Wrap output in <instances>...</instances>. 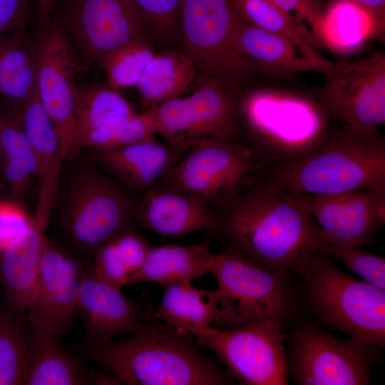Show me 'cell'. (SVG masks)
<instances>
[{
    "mask_svg": "<svg viewBox=\"0 0 385 385\" xmlns=\"http://www.w3.org/2000/svg\"><path fill=\"white\" fill-rule=\"evenodd\" d=\"M217 211V234L228 247L282 275L299 277L323 243L307 194L277 188L263 176Z\"/></svg>",
    "mask_w": 385,
    "mask_h": 385,
    "instance_id": "1",
    "label": "cell"
},
{
    "mask_svg": "<svg viewBox=\"0 0 385 385\" xmlns=\"http://www.w3.org/2000/svg\"><path fill=\"white\" fill-rule=\"evenodd\" d=\"M153 318L129 338L88 344V356L118 384L229 385L233 378L191 337Z\"/></svg>",
    "mask_w": 385,
    "mask_h": 385,
    "instance_id": "2",
    "label": "cell"
},
{
    "mask_svg": "<svg viewBox=\"0 0 385 385\" xmlns=\"http://www.w3.org/2000/svg\"><path fill=\"white\" fill-rule=\"evenodd\" d=\"M331 115L320 102L275 90H256L240 99V140L267 170L297 161L324 144ZM265 171V172H266Z\"/></svg>",
    "mask_w": 385,
    "mask_h": 385,
    "instance_id": "3",
    "label": "cell"
},
{
    "mask_svg": "<svg viewBox=\"0 0 385 385\" xmlns=\"http://www.w3.org/2000/svg\"><path fill=\"white\" fill-rule=\"evenodd\" d=\"M73 158L76 161L59 183L50 218L73 253L91 257L99 246L135 226V202L91 158Z\"/></svg>",
    "mask_w": 385,
    "mask_h": 385,
    "instance_id": "4",
    "label": "cell"
},
{
    "mask_svg": "<svg viewBox=\"0 0 385 385\" xmlns=\"http://www.w3.org/2000/svg\"><path fill=\"white\" fill-rule=\"evenodd\" d=\"M263 178L283 190L332 195L367 189L385 181V139L343 128L324 144L291 163L267 170Z\"/></svg>",
    "mask_w": 385,
    "mask_h": 385,
    "instance_id": "5",
    "label": "cell"
},
{
    "mask_svg": "<svg viewBox=\"0 0 385 385\" xmlns=\"http://www.w3.org/2000/svg\"><path fill=\"white\" fill-rule=\"evenodd\" d=\"M212 274L219 309L214 327L232 329L272 320L286 332L303 319L295 277L275 273L230 247L215 254Z\"/></svg>",
    "mask_w": 385,
    "mask_h": 385,
    "instance_id": "6",
    "label": "cell"
},
{
    "mask_svg": "<svg viewBox=\"0 0 385 385\" xmlns=\"http://www.w3.org/2000/svg\"><path fill=\"white\" fill-rule=\"evenodd\" d=\"M299 277L302 304L314 324L384 347V289L341 271L320 250L307 260Z\"/></svg>",
    "mask_w": 385,
    "mask_h": 385,
    "instance_id": "7",
    "label": "cell"
},
{
    "mask_svg": "<svg viewBox=\"0 0 385 385\" xmlns=\"http://www.w3.org/2000/svg\"><path fill=\"white\" fill-rule=\"evenodd\" d=\"M287 376L297 385H367L382 346L342 339L313 322L301 320L285 332Z\"/></svg>",
    "mask_w": 385,
    "mask_h": 385,
    "instance_id": "8",
    "label": "cell"
},
{
    "mask_svg": "<svg viewBox=\"0 0 385 385\" xmlns=\"http://www.w3.org/2000/svg\"><path fill=\"white\" fill-rule=\"evenodd\" d=\"M265 171L240 140H215L191 148L158 183L182 190L217 210Z\"/></svg>",
    "mask_w": 385,
    "mask_h": 385,
    "instance_id": "9",
    "label": "cell"
},
{
    "mask_svg": "<svg viewBox=\"0 0 385 385\" xmlns=\"http://www.w3.org/2000/svg\"><path fill=\"white\" fill-rule=\"evenodd\" d=\"M237 88L205 78L192 95L148 108L155 135L180 155L204 142L237 139L240 99Z\"/></svg>",
    "mask_w": 385,
    "mask_h": 385,
    "instance_id": "10",
    "label": "cell"
},
{
    "mask_svg": "<svg viewBox=\"0 0 385 385\" xmlns=\"http://www.w3.org/2000/svg\"><path fill=\"white\" fill-rule=\"evenodd\" d=\"M237 13L231 0H181L180 6L186 55L205 77L238 87L258 71L232 43Z\"/></svg>",
    "mask_w": 385,
    "mask_h": 385,
    "instance_id": "11",
    "label": "cell"
},
{
    "mask_svg": "<svg viewBox=\"0 0 385 385\" xmlns=\"http://www.w3.org/2000/svg\"><path fill=\"white\" fill-rule=\"evenodd\" d=\"M195 337L212 351L228 373L244 385H287L285 332L272 321H256L232 329L214 327Z\"/></svg>",
    "mask_w": 385,
    "mask_h": 385,
    "instance_id": "12",
    "label": "cell"
},
{
    "mask_svg": "<svg viewBox=\"0 0 385 385\" xmlns=\"http://www.w3.org/2000/svg\"><path fill=\"white\" fill-rule=\"evenodd\" d=\"M79 57L88 67L108 53L154 32L133 0H63L58 14Z\"/></svg>",
    "mask_w": 385,
    "mask_h": 385,
    "instance_id": "13",
    "label": "cell"
},
{
    "mask_svg": "<svg viewBox=\"0 0 385 385\" xmlns=\"http://www.w3.org/2000/svg\"><path fill=\"white\" fill-rule=\"evenodd\" d=\"M31 36L39 96L56 129L64 163L73 146L76 76L82 68L81 61L63 26L54 16Z\"/></svg>",
    "mask_w": 385,
    "mask_h": 385,
    "instance_id": "14",
    "label": "cell"
},
{
    "mask_svg": "<svg viewBox=\"0 0 385 385\" xmlns=\"http://www.w3.org/2000/svg\"><path fill=\"white\" fill-rule=\"evenodd\" d=\"M316 91L319 102L343 128L359 135L379 132L385 122V56L352 63L324 76Z\"/></svg>",
    "mask_w": 385,
    "mask_h": 385,
    "instance_id": "15",
    "label": "cell"
},
{
    "mask_svg": "<svg viewBox=\"0 0 385 385\" xmlns=\"http://www.w3.org/2000/svg\"><path fill=\"white\" fill-rule=\"evenodd\" d=\"M86 270L79 256L46 237L34 294L26 312L30 328L59 337L69 331Z\"/></svg>",
    "mask_w": 385,
    "mask_h": 385,
    "instance_id": "16",
    "label": "cell"
},
{
    "mask_svg": "<svg viewBox=\"0 0 385 385\" xmlns=\"http://www.w3.org/2000/svg\"><path fill=\"white\" fill-rule=\"evenodd\" d=\"M307 197L323 243L369 245L385 222V181L361 190Z\"/></svg>",
    "mask_w": 385,
    "mask_h": 385,
    "instance_id": "17",
    "label": "cell"
},
{
    "mask_svg": "<svg viewBox=\"0 0 385 385\" xmlns=\"http://www.w3.org/2000/svg\"><path fill=\"white\" fill-rule=\"evenodd\" d=\"M154 309L148 292L138 300H130L120 288L98 279L87 267L78 289L77 311L88 344L135 334L155 318Z\"/></svg>",
    "mask_w": 385,
    "mask_h": 385,
    "instance_id": "18",
    "label": "cell"
},
{
    "mask_svg": "<svg viewBox=\"0 0 385 385\" xmlns=\"http://www.w3.org/2000/svg\"><path fill=\"white\" fill-rule=\"evenodd\" d=\"M134 225L155 234L178 237L195 231L217 234L218 212L197 197L158 183L134 204Z\"/></svg>",
    "mask_w": 385,
    "mask_h": 385,
    "instance_id": "19",
    "label": "cell"
},
{
    "mask_svg": "<svg viewBox=\"0 0 385 385\" xmlns=\"http://www.w3.org/2000/svg\"><path fill=\"white\" fill-rule=\"evenodd\" d=\"M232 40L235 47L252 61L258 71L272 78H287L302 71H315L326 76L352 64L309 59L289 40L252 25L238 11Z\"/></svg>",
    "mask_w": 385,
    "mask_h": 385,
    "instance_id": "20",
    "label": "cell"
},
{
    "mask_svg": "<svg viewBox=\"0 0 385 385\" xmlns=\"http://www.w3.org/2000/svg\"><path fill=\"white\" fill-rule=\"evenodd\" d=\"M90 149L91 159L108 175L128 191L143 193L160 182L182 156L155 138Z\"/></svg>",
    "mask_w": 385,
    "mask_h": 385,
    "instance_id": "21",
    "label": "cell"
},
{
    "mask_svg": "<svg viewBox=\"0 0 385 385\" xmlns=\"http://www.w3.org/2000/svg\"><path fill=\"white\" fill-rule=\"evenodd\" d=\"M21 112L38 184L37 205L32 217L48 226L63 161L56 129L41 103L37 85L21 106Z\"/></svg>",
    "mask_w": 385,
    "mask_h": 385,
    "instance_id": "22",
    "label": "cell"
},
{
    "mask_svg": "<svg viewBox=\"0 0 385 385\" xmlns=\"http://www.w3.org/2000/svg\"><path fill=\"white\" fill-rule=\"evenodd\" d=\"M47 227L31 217L24 235L0 251V284L18 313L26 314L32 301Z\"/></svg>",
    "mask_w": 385,
    "mask_h": 385,
    "instance_id": "23",
    "label": "cell"
},
{
    "mask_svg": "<svg viewBox=\"0 0 385 385\" xmlns=\"http://www.w3.org/2000/svg\"><path fill=\"white\" fill-rule=\"evenodd\" d=\"M215 254L202 242L191 245L150 246L133 284L155 282L162 287L212 274Z\"/></svg>",
    "mask_w": 385,
    "mask_h": 385,
    "instance_id": "24",
    "label": "cell"
},
{
    "mask_svg": "<svg viewBox=\"0 0 385 385\" xmlns=\"http://www.w3.org/2000/svg\"><path fill=\"white\" fill-rule=\"evenodd\" d=\"M3 183L14 200L23 201L36 178V162L26 133L21 106L8 101L0 113Z\"/></svg>",
    "mask_w": 385,
    "mask_h": 385,
    "instance_id": "25",
    "label": "cell"
},
{
    "mask_svg": "<svg viewBox=\"0 0 385 385\" xmlns=\"http://www.w3.org/2000/svg\"><path fill=\"white\" fill-rule=\"evenodd\" d=\"M160 303L154 309L155 318L182 334H193L210 328L219 309L214 290L195 287L191 282L163 287Z\"/></svg>",
    "mask_w": 385,
    "mask_h": 385,
    "instance_id": "26",
    "label": "cell"
},
{
    "mask_svg": "<svg viewBox=\"0 0 385 385\" xmlns=\"http://www.w3.org/2000/svg\"><path fill=\"white\" fill-rule=\"evenodd\" d=\"M93 382L82 365L61 345L59 336L31 329L26 385H79Z\"/></svg>",
    "mask_w": 385,
    "mask_h": 385,
    "instance_id": "27",
    "label": "cell"
},
{
    "mask_svg": "<svg viewBox=\"0 0 385 385\" xmlns=\"http://www.w3.org/2000/svg\"><path fill=\"white\" fill-rule=\"evenodd\" d=\"M150 245L135 226L99 246L88 270L98 279L122 289L133 284Z\"/></svg>",
    "mask_w": 385,
    "mask_h": 385,
    "instance_id": "28",
    "label": "cell"
},
{
    "mask_svg": "<svg viewBox=\"0 0 385 385\" xmlns=\"http://www.w3.org/2000/svg\"><path fill=\"white\" fill-rule=\"evenodd\" d=\"M37 85L32 36L26 30L0 38V96L21 106Z\"/></svg>",
    "mask_w": 385,
    "mask_h": 385,
    "instance_id": "29",
    "label": "cell"
},
{
    "mask_svg": "<svg viewBox=\"0 0 385 385\" xmlns=\"http://www.w3.org/2000/svg\"><path fill=\"white\" fill-rule=\"evenodd\" d=\"M196 67L186 55L176 51L155 54L136 87L148 108L178 98L195 77Z\"/></svg>",
    "mask_w": 385,
    "mask_h": 385,
    "instance_id": "30",
    "label": "cell"
},
{
    "mask_svg": "<svg viewBox=\"0 0 385 385\" xmlns=\"http://www.w3.org/2000/svg\"><path fill=\"white\" fill-rule=\"evenodd\" d=\"M322 16V47L334 53H350L368 39H376L371 18L351 0H334Z\"/></svg>",
    "mask_w": 385,
    "mask_h": 385,
    "instance_id": "31",
    "label": "cell"
},
{
    "mask_svg": "<svg viewBox=\"0 0 385 385\" xmlns=\"http://www.w3.org/2000/svg\"><path fill=\"white\" fill-rule=\"evenodd\" d=\"M231 1L239 14L252 25L287 38L309 59H324L317 52L322 46L313 33L271 0Z\"/></svg>",
    "mask_w": 385,
    "mask_h": 385,
    "instance_id": "32",
    "label": "cell"
},
{
    "mask_svg": "<svg viewBox=\"0 0 385 385\" xmlns=\"http://www.w3.org/2000/svg\"><path fill=\"white\" fill-rule=\"evenodd\" d=\"M135 113L133 106L112 88L98 84L78 85L73 146L68 160L90 132L111 120Z\"/></svg>",
    "mask_w": 385,
    "mask_h": 385,
    "instance_id": "33",
    "label": "cell"
},
{
    "mask_svg": "<svg viewBox=\"0 0 385 385\" xmlns=\"http://www.w3.org/2000/svg\"><path fill=\"white\" fill-rule=\"evenodd\" d=\"M30 334L26 314L0 309V385L26 384Z\"/></svg>",
    "mask_w": 385,
    "mask_h": 385,
    "instance_id": "34",
    "label": "cell"
},
{
    "mask_svg": "<svg viewBox=\"0 0 385 385\" xmlns=\"http://www.w3.org/2000/svg\"><path fill=\"white\" fill-rule=\"evenodd\" d=\"M155 135L154 118L147 109L142 113L111 120L94 129L78 143L72 158L86 148L118 147L154 138Z\"/></svg>",
    "mask_w": 385,
    "mask_h": 385,
    "instance_id": "35",
    "label": "cell"
},
{
    "mask_svg": "<svg viewBox=\"0 0 385 385\" xmlns=\"http://www.w3.org/2000/svg\"><path fill=\"white\" fill-rule=\"evenodd\" d=\"M155 54L148 38L134 40L106 54L100 62L110 87H136Z\"/></svg>",
    "mask_w": 385,
    "mask_h": 385,
    "instance_id": "36",
    "label": "cell"
},
{
    "mask_svg": "<svg viewBox=\"0 0 385 385\" xmlns=\"http://www.w3.org/2000/svg\"><path fill=\"white\" fill-rule=\"evenodd\" d=\"M346 265L363 281L385 290V257L365 251L361 246H339L322 243L319 250Z\"/></svg>",
    "mask_w": 385,
    "mask_h": 385,
    "instance_id": "37",
    "label": "cell"
},
{
    "mask_svg": "<svg viewBox=\"0 0 385 385\" xmlns=\"http://www.w3.org/2000/svg\"><path fill=\"white\" fill-rule=\"evenodd\" d=\"M148 18L154 32L170 36L180 26L181 0H133Z\"/></svg>",
    "mask_w": 385,
    "mask_h": 385,
    "instance_id": "38",
    "label": "cell"
},
{
    "mask_svg": "<svg viewBox=\"0 0 385 385\" xmlns=\"http://www.w3.org/2000/svg\"><path fill=\"white\" fill-rule=\"evenodd\" d=\"M31 222L20 203L0 199V251L17 240Z\"/></svg>",
    "mask_w": 385,
    "mask_h": 385,
    "instance_id": "39",
    "label": "cell"
},
{
    "mask_svg": "<svg viewBox=\"0 0 385 385\" xmlns=\"http://www.w3.org/2000/svg\"><path fill=\"white\" fill-rule=\"evenodd\" d=\"M292 14L302 24L303 21L311 26L312 32L321 46L323 38V16L316 0H271Z\"/></svg>",
    "mask_w": 385,
    "mask_h": 385,
    "instance_id": "40",
    "label": "cell"
},
{
    "mask_svg": "<svg viewBox=\"0 0 385 385\" xmlns=\"http://www.w3.org/2000/svg\"><path fill=\"white\" fill-rule=\"evenodd\" d=\"M30 0H0V38L26 30L30 16Z\"/></svg>",
    "mask_w": 385,
    "mask_h": 385,
    "instance_id": "41",
    "label": "cell"
},
{
    "mask_svg": "<svg viewBox=\"0 0 385 385\" xmlns=\"http://www.w3.org/2000/svg\"><path fill=\"white\" fill-rule=\"evenodd\" d=\"M362 7L371 18L376 39L382 40L385 28V0H351Z\"/></svg>",
    "mask_w": 385,
    "mask_h": 385,
    "instance_id": "42",
    "label": "cell"
},
{
    "mask_svg": "<svg viewBox=\"0 0 385 385\" xmlns=\"http://www.w3.org/2000/svg\"><path fill=\"white\" fill-rule=\"evenodd\" d=\"M57 1L58 0H35L36 16L39 27L49 21Z\"/></svg>",
    "mask_w": 385,
    "mask_h": 385,
    "instance_id": "43",
    "label": "cell"
},
{
    "mask_svg": "<svg viewBox=\"0 0 385 385\" xmlns=\"http://www.w3.org/2000/svg\"><path fill=\"white\" fill-rule=\"evenodd\" d=\"M0 182H3V154H2L1 143H0ZM0 185H1V183H0Z\"/></svg>",
    "mask_w": 385,
    "mask_h": 385,
    "instance_id": "44",
    "label": "cell"
},
{
    "mask_svg": "<svg viewBox=\"0 0 385 385\" xmlns=\"http://www.w3.org/2000/svg\"><path fill=\"white\" fill-rule=\"evenodd\" d=\"M7 101H8L7 99L0 96V113L1 111L3 110V108H4V106H6Z\"/></svg>",
    "mask_w": 385,
    "mask_h": 385,
    "instance_id": "45",
    "label": "cell"
},
{
    "mask_svg": "<svg viewBox=\"0 0 385 385\" xmlns=\"http://www.w3.org/2000/svg\"><path fill=\"white\" fill-rule=\"evenodd\" d=\"M316 1H317L318 0H316ZM317 2H318V1H317Z\"/></svg>",
    "mask_w": 385,
    "mask_h": 385,
    "instance_id": "46",
    "label": "cell"
},
{
    "mask_svg": "<svg viewBox=\"0 0 385 385\" xmlns=\"http://www.w3.org/2000/svg\"><path fill=\"white\" fill-rule=\"evenodd\" d=\"M0 188H1V186H0Z\"/></svg>",
    "mask_w": 385,
    "mask_h": 385,
    "instance_id": "47",
    "label": "cell"
}]
</instances>
